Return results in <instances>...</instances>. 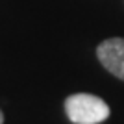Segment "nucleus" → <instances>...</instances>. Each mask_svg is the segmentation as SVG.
Here are the masks:
<instances>
[{
    "mask_svg": "<svg viewBox=\"0 0 124 124\" xmlns=\"http://www.w3.org/2000/svg\"><path fill=\"white\" fill-rule=\"evenodd\" d=\"M0 124H4V113H2V109H0Z\"/></svg>",
    "mask_w": 124,
    "mask_h": 124,
    "instance_id": "3",
    "label": "nucleus"
},
{
    "mask_svg": "<svg viewBox=\"0 0 124 124\" xmlns=\"http://www.w3.org/2000/svg\"><path fill=\"white\" fill-rule=\"evenodd\" d=\"M96 56L113 76L124 80V39L115 37L98 45Z\"/></svg>",
    "mask_w": 124,
    "mask_h": 124,
    "instance_id": "2",
    "label": "nucleus"
},
{
    "mask_svg": "<svg viewBox=\"0 0 124 124\" xmlns=\"http://www.w3.org/2000/svg\"><path fill=\"white\" fill-rule=\"evenodd\" d=\"M65 111L74 124H100L109 117V106L102 98L87 93L72 94L65 100Z\"/></svg>",
    "mask_w": 124,
    "mask_h": 124,
    "instance_id": "1",
    "label": "nucleus"
}]
</instances>
